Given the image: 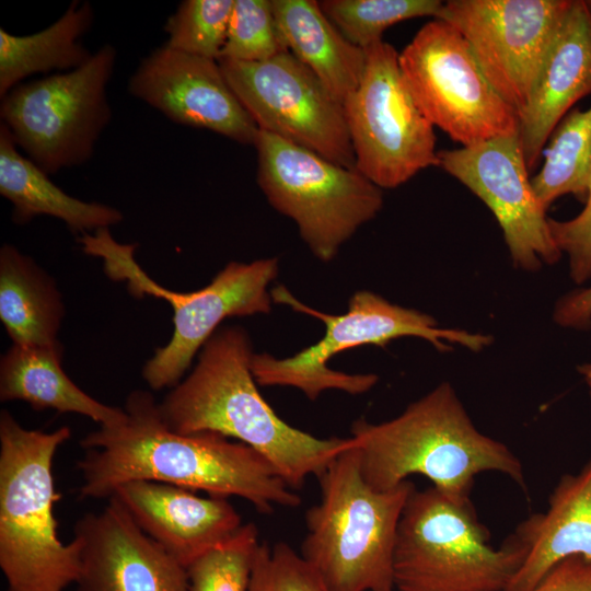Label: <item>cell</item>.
Returning a JSON list of instances; mask_svg holds the SVG:
<instances>
[{"mask_svg": "<svg viewBox=\"0 0 591 591\" xmlns=\"http://www.w3.org/2000/svg\"><path fill=\"white\" fill-rule=\"evenodd\" d=\"M124 410L123 419L80 441L86 451L77 464L82 498L109 499L123 484L150 480L212 497L236 496L263 513L300 505L301 497L253 448L218 433L170 429L150 392L132 391Z\"/></svg>", "mask_w": 591, "mask_h": 591, "instance_id": "1", "label": "cell"}, {"mask_svg": "<svg viewBox=\"0 0 591 591\" xmlns=\"http://www.w3.org/2000/svg\"><path fill=\"white\" fill-rule=\"evenodd\" d=\"M252 341L237 325L219 327L193 371L159 403L165 425L181 433L233 438L264 455L292 489L318 477L350 437L321 439L282 420L257 389Z\"/></svg>", "mask_w": 591, "mask_h": 591, "instance_id": "2", "label": "cell"}, {"mask_svg": "<svg viewBox=\"0 0 591 591\" xmlns=\"http://www.w3.org/2000/svg\"><path fill=\"white\" fill-rule=\"evenodd\" d=\"M364 480L386 491L419 474L450 500L471 501L475 476L498 472L526 490L519 457L502 442L482 433L452 385L440 383L397 417L350 429Z\"/></svg>", "mask_w": 591, "mask_h": 591, "instance_id": "3", "label": "cell"}, {"mask_svg": "<svg viewBox=\"0 0 591 591\" xmlns=\"http://www.w3.org/2000/svg\"><path fill=\"white\" fill-rule=\"evenodd\" d=\"M71 436L69 427L51 432L22 427L0 413V568L9 591H62L80 573L78 538L58 536L53 460Z\"/></svg>", "mask_w": 591, "mask_h": 591, "instance_id": "4", "label": "cell"}, {"mask_svg": "<svg viewBox=\"0 0 591 591\" xmlns=\"http://www.w3.org/2000/svg\"><path fill=\"white\" fill-rule=\"evenodd\" d=\"M317 478L321 500L305 514L302 557L331 591L393 590L397 529L414 484L373 489L362 476L354 443Z\"/></svg>", "mask_w": 591, "mask_h": 591, "instance_id": "5", "label": "cell"}, {"mask_svg": "<svg viewBox=\"0 0 591 591\" xmlns=\"http://www.w3.org/2000/svg\"><path fill=\"white\" fill-rule=\"evenodd\" d=\"M79 242L85 254L103 259L108 278L126 282L130 294L160 298L173 309L171 339L155 349L142 369V376L151 390L175 386L224 318L271 311L273 298L268 286L279 271L276 257L251 263L230 262L210 283L184 293L169 290L152 280L135 258L137 244L117 242L109 229L85 233Z\"/></svg>", "mask_w": 591, "mask_h": 591, "instance_id": "6", "label": "cell"}, {"mask_svg": "<svg viewBox=\"0 0 591 591\" xmlns=\"http://www.w3.org/2000/svg\"><path fill=\"white\" fill-rule=\"evenodd\" d=\"M271 298L321 320L325 334L316 344L288 358L254 352L251 362L253 375L258 385L296 387L311 401L326 390L358 395L376 384L378 375L373 373L349 374L327 367L335 355L351 348L364 345L385 347L391 340L409 336L429 341L439 351L451 350L455 345L480 351L493 341L487 334L440 327L431 315L394 304L368 290L354 293L348 311L340 315L304 305L282 286L273 289Z\"/></svg>", "mask_w": 591, "mask_h": 591, "instance_id": "7", "label": "cell"}, {"mask_svg": "<svg viewBox=\"0 0 591 591\" xmlns=\"http://www.w3.org/2000/svg\"><path fill=\"white\" fill-rule=\"evenodd\" d=\"M472 501L456 503L433 486L414 490L393 556L395 591H505L529 551L515 531L495 548Z\"/></svg>", "mask_w": 591, "mask_h": 591, "instance_id": "8", "label": "cell"}, {"mask_svg": "<svg viewBox=\"0 0 591 591\" xmlns=\"http://www.w3.org/2000/svg\"><path fill=\"white\" fill-rule=\"evenodd\" d=\"M257 183L268 202L292 219L314 256L327 263L383 207L382 189L356 169L259 130Z\"/></svg>", "mask_w": 591, "mask_h": 591, "instance_id": "9", "label": "cell"}, {"mask_svg": "<svg viewBox=\"0 0 591 591\" xmlns=\"http://www.w3.org/2000/svg\"><path fill=\"white\" fill-rule=\"evenodd\" d=\"M116 56V48L105 44L81 67L22 82L1 99V124L46 174L93 157L112 119L106 90Z\"/></svg>", "mask_w": 591, "mask_h": 591, "instance_id": "10", "label": "cell"}, {"mask_svg": "<svg viewBox=\"0 0 591 591\" xmlns=\"http://www.w3.org/2000/svg\"><path fill=\"white\" fill-rule=\"evenodd\" d=\"M405 83L420 112L468 147L519 132V114L493 88L463 35L433 19L398 54Z\"/></svg>", "mask_w": 591, "mask_h": 591, "instance_id": "11", "label": "cell"}, {"mask_svg": "<svg viewBox=\"0 0 591 591\" xmlns=\"http://www.w3.org/2000/svg\"><path fill=\"white\" fill-rule=\"evenodd\" d=\"M364 53L361 81L343 103L356 170L381 189L396 188L438 166L433 126L405 83L396 49L382 39Z\"/></svg>", "mask_w": 591, "mask_h": 591, "instance_id": "12", "label": "cell"}, {"mask_svg": "<svg viewBox=\"0 0 591 591\" xmlns=\"http://www.w3.org/2000/svg\"><path fill=\"white\" fill-rule=\"evenodd\" d=\"M218 62L259 130L356 169L343 104L290 51L264 61Z\"/></svg>", "mask_w": 591, "mask_h": 591, "instance_id": "13", "label": "cell"}, {"mask_svg": "<svg viewBox=\"0 0 591 591\" xmlns=\"http://www.w3.org/2000/svg\"><path fill=\"white\" fill-rule=\"evenodd\" d=\"M569 0H449L437 18L468 43L486 79L518 114Z\"/></svg>", "mask_w": 591, "mask_h": 591, "instance_id": "14", "label": "cell"}, {"mask_svg": "<svg viewBox=\"0 0 591 591\" xmlns=\"http://www.w3.org/2000/svg\"><path fill=\"white\" fill-rule=\"evenodd\" d=\"M438 166L490 209L515 267L536 271L561 257L533 190L519 132L438 151Z\"/></svg>", "mask_w": 591, "mask_h": 591, "instance_id": "15", "label": "cell"}, {"mask_svg": "<svg viewBox=\"0 0 591 591\" xmlns=\"http://www.w3.org/2000/svg\"><path fill=\"white\" fill-rule=\"evenodd\" d=\"M128 92L188 127L207 129L253 146L259 129L229 86L218 60L162 45L138 65Z\"/></svg>", "mask_w": 591, "mask_h": 591, "instance_id": "16", "label": "cell"}, {"mask_svg": "<svg viewBox=\"0 0 591 591\" xmlns=\"http://www.w3.org/2000/svg\"><path fill=\"white\" fill-rule=\"evenodd\" d=\"M74 537L81 545L74 591H188L186 568L113 497L77 521Z\"/></svg>", "mask_w": 591, "mask_h": 591, "instance_id": "17", "label": "cell"}, {"mask_svg": "<svg viewBox=\"0 0 591 591\" xmlns=\"http://www.w3.org/2000/svg\"><path fill=\"white\" fill-rule=\"evenodd\" d=\"M112 497L185 568L243 525L241 515L227 498L201 497L174 485L135 480L117 487Z\"/></svg>", "mask_w": 591, "mask_h": 591, "instance_id": "18", "label": "cell"}, {"mask_svg": "<svg viewBox=\"0 0 591 591\" xmlns=\"http://www.w3.org/2000/svg\"><path fill=\"white\" fill-rule=\"evenodd\" d=\"M591 94V10L586 1H571L556 31L519 113V138L529 171L564 116Z\"/></svg>", "mask_w": 591, "mask_h": 591, "instance_id": "19", "label": "cell"}, {"mask_svg": "<svg viewBox=\"0 0 591 591\" xmlns=\"http://www.w3.org/2000/svg\"><path fill=\"white\" fill-rule=\"evenodd\" d=\"M528 555L505 591H530L560 560L591 559V461L579 473L564 475L545 512L531 514L515 530Z\"/></svg>", "mask_w": 591, "mask_h": 591, "instance_id": "20", "label": "cell"}, {"mask_svg": "<svg viewBox=\"0 0 591 591\" xmlns=\"http://www.w3.org/2000/svg\"><path fill=\"white\" fill-rule=\"evenodd\" d=\"M288 50L305 65L341 104L359 85L364 49L349 43L315 0H271Z\"/></svg>", "mask_w": 591, "mask_h": 591, "instance_id": "21", "label": "cell"}, {"mask_svg": "<svg viewBox=\"0 0 591 591\" xmlns=\"http://www.w3.org/2000/svg\"><path fill=\"white\" fill-rule=\"evenodd\" d=\"M0 194L12 204V219L18 224L49 216L83 235L109 229L124 218L121 211L112 206L83 201L54 184L48 174L20 153L3 124L0 125Z\"/></svg>", "mask_w": 591, "mask_h": 591, "instance_id": "22", "label": "cell"}, {"mask_svg": "<svg viewBox=\"0 0 591 591\" xmlns=\"http://www.w3.org/2000/svg\"><path fill=\"white\" fill-rule=\"evenodd\" d=\"M61 344L48 347L12 345L0 360L1 402L23 401L35 410L76 413L111 425L124 408L103 404L81 390L62 370Z\"/></svg>", "mask_w": 591, "mask_h": 591, "instance_id": "23", "label": "cell"}, {"mask_svg": "<svg viewBox=\"0 0 591 591\" xmlns=\"http://www.w3.org/2000/svg\"><path fill=\"white\" fill-rule=\"evenodd\" d=\"M65 306L55 281L28 256L5 243L0 248V320L19 346L60 344Z\"/></svg>", "mask_w": 591, "mask_h": 591, "instance_id": "24", "label": "cell"}, {"mask_svg": "<svg viewBox=\"0 0 591 591\" xmlns=\"http://www.w3.org/2000/svg\"><path fill=\"white\" fill-rule=\"evenodd\" d=\"M88 1H72L46 28L30 35H13L0 28V99L30 76L67 72L90 60L81 37L93 24Z\"/></svg>", "mask_w": 591, "mask_h": 591, "instance_id": "25", "label": "cell"}, {"mask_svg": "<svg viewBox=\"0 0 591 591\" xmlns=\"http://www.w3.org/2000/svg\"><path fill=\"white\" fill-rule=\"evenodd\" d=\"M545 146L543 165L531 178L542 207L547 210L567 194L584 202L591 171V107L570 109Z\"/></svg>", "mask_w": 591, "mask_h": 591, "instance_id": "26", "label": "cell"}, {"mask_svg": "<svg viewBox=\"0 0 591 591\" xmlns=\"http://www.w3.org/2000/svg\"><path fill=\"white\" fill-rule=\"evenodd\" d=\"M323 13L340 34L362 49L382 40L390 26L402 21L437 18L443 1L439 0H322Z\"/></svg>", "mask_w": 591, "mask_h": 591, "instance_id": "27", "label": "cell"}, {"mask_svg": "<svg viewBox=\"0 0 591 591\" xmlns=\"http://www.w3.org/2000/svg\"><path fill=\"white\" fill-rule=\"evenodd\" d=\"M259 544L255 524H243L233 536L186 568L188 591H248Z\"/></svg>", "mask_w": 591, "mask_h": 591, "instance_id": "28", "label": "cell"}, {"mask_svg": "<svg viewBox=\"0 0 591 591\" xmlns=\"http://www.w3.org/2000/svg\"><path fill=\"white\" fill-rule=\"evenodd\" d=\"M234 0H185L171 14L164 32L167 47L218 60L225 43Z\"/></svg>", "mask_w": 591, "mask_h": 591, "instance_id": "29", "label": "cell"}, {"mask_svg": "<svg viewBox=\"0 0 591 591\" xmlns=\"http://www.w3.org/2000/svg\"><path fill=\"white\" fill-rule=\"evenodd\" d=\"M289 51L278 30L271 0H234L219 58L256 62Z\"/></svg>", "mask_w": 591, "mask_h": 591, "instance_id": "30", "label": "cell"}, {"mask_svg": "<svg viewBox=\"0 0 591 591\" xmlns=\"http://www.w3.org/2000/svg\"><path fill=\"white\" fill-rule=\"evenodd\" d=\"M248 591H331L313 567L287 543L259 544Z\"/></svg>", "mask_w": 591, "mask_h": 591, "instance_id": "31", "label": "cell"}, {"mask_svg": "<svg viewBox=\"0 0 591 591\" xmlns=\"http://www.w3.org/2000/svg\"><path fill=\"white\" fill-rule=\"evenodd\" d=\"M552 237L568 256L569 277L579 287L591 279V171L582 210L569 220L548 218Z\"/></svg>", "mask_w": 591, "mask_h": 591, "instance_id": "32", "label": "cell"}, {"mask_svg": "<svg viewBox=\"0 0 591 591\" xmlns=\"http://www.w3.org/2000/svg\"><path fill=\"white\" fill-rule=\"evenodd\" d=\"M530 591H591V559L576 555L560 560Z\"/></svg>", "mask_w": 591, "mask_h": 591, "instance_id": "33", "label": "cell"}, {"mask_svg": "<svg viewBox=\"0 0 591 591\" xmlns=\"http://www.w3.org/2000/svg\"><path fill=\"white\" fill-rule=\"evenodd\" d=\"M554 322L575 331L591 328V286L578 287L564 294L556 302L553 312Z\"/></svg>", "mask_w": 591, "mask_h": 591, "instance_id": "34", "label": "cell"}, {"mask_svg": "<svg viewBox=\"0 0 591 591\" xmlns=\"http://www.w3.org/2000/svg\"><path fill=\"white\" fill-rule=\"evenodd\" d=\"M578 372L586 383L591 397V361L578 366Z\"/></svg>", "mask_w": 591, "mask_h": 591, "instance_id": "35", "label": "cell"}, {"mask_svg": "<svg viewBox=\"0 0 591 591\" xmlns=\"http://www.w3.org/2000/svg\"><path fill=\"white\" fill-rule=\"evenodd\" d=\"M586 3L588 4V7H589V8H590V10H591V0H589V1H586Z\"/></svg>", "mask_w": 591, "mask_h": 591, "instance_id": "36", "label": "cell"}, {"mask_svg": "<svg viewBox=\"0 0 591 591\" xmlns=\"http://www.w3.org/2000/svg\"><path fill=\"white\" fill-rule=\"evenodd\" d=\"M389 591H395V590L393 589V590H389Z\"/></svg>", "mask_w": 591, "mask_h": 591, "instance_id": "37", "label": "cell"}]
</instances>
